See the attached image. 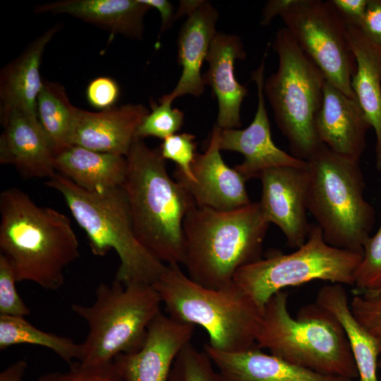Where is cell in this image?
<instances>
[{
  "instance_id": "cell-1",
  "label": "cell",
  "mask_w": 381,
  "mask_h": 381,
  "mask_svg": "<svg viewBox=\"0 0 381 381\" xmlns=\"http://www.w3.org/2000/svg\"><path fill=\"white\" fill-rule=\"evenodd\" d=\"M0 214V254L16 282H32L46 290L60 289L65 267L80 255L69 218L38 206L17 188L1 192Z\"/></svg>"
},
{
  "instance_id": "cell-2",
  "label": "cell",
  "mask_w": 381,
  "mask_h": 381,
  "mask_svg": "<svg viewBox=\"0 0 381 381\" xmlns=\"http://www.w3.org/2000/svg\"><path fill=\"white\" fill-rule=\"evenodd\" d=\"M122 188L136 238L155 258L183 264V224L195 202L188 190L169 175L159 149L135 138L126 155Z\"/></svg>"
},
{
  "instance_id": "cell-3",
  "label": "cell",
  "mask_w": 381,
  "mask_h": 381,
  "mask_svg": "<svg viewBox=\"0 0 381 381\" xmlns=\"http://www.w3.org/2000/svg\"><path fill=\"white\" fill-rule=\"evenodd\" d=\"M270 224L259 202L228 211L195 205L183 224L188 277L211 289L231 284L240 268L261 258Z\"/></svg>"
},
{
  "instance_id": "cell-4",
  "label": "cell",
  "mask_w": 381,
  "mask_h": 381,
  "mask_svg": "<svg viewBox=\"0 0 381 381\" xmlns=\"http://www.w3.org/2000/svg\"><path fill=\"white\" fill-rule=\"evenodd\" d=\"M256 346L298 366L327 375L357 379V368L340 322L317 303L296 318L288 310V294H274L262 308Z\"/></svg>"
},
{
  "instance_id": "cell-5",
  "label": "cell",
  "mask_w": 381,
  "mask_h": 381,
  "mask_svg": "<svg viewBox=\"0 0 381 381\" xmlns=\"http://www.w3.org/2000/svg\"><path fill=\"white\" fill-rule=\"evenodd\" d=\"M152 286L168 315L204 328L212 347L235 352L256 346L262 308L234 282L219 289L205 287L186 275L179 265L170 264Z\"/></svg>"
},
{
  "instance_id": "cell-6",
  "label": "cell",
  "mask_w": 381,
  "mask_h": 381,
  "mask_svg": "<svg viewBox=\"0 0 381 381\" xmlns=\"http://www.w3.org/2000/svg\"><path fill=\"white\" fill-rule=\"evenodd\" d=\"M46 184L59 192L78 224L85 231L93 255L114 250L120 265L115 280L123 285H152L166 265L150 254L134 233L129 205L122 187L85 190L56 173Z\"/></svg>"
},
{
  "instance_id": "cell-7",
  "label": "cell",
  "mask_w": 381,
  "mask_h": 381,
  "mask_svg": "<svg viewBox=\"0 0 381 381\" xmlns=\"http://www.w3.org/2000/svg\"><path fill=\"white\" fill-rule=\"evenodd\" d=\"M308 210L330 246L363 253L375 223V210L364 195L360 162L321 143L306 161Z\"/></svg>"
},
{
  "instance_id": "cell-8",
  "label": "cell",
  "mask_w": 381,
  "mask_h": 381,
  "mask_svg": "<svg viewBox=\"0 0 381 381\" xmlns=\"http://www.w3.org/2000/svg\"><path fill=\"white\" fill-rule=\"evenodd\" d=\"M162 301L152 285L100 283L90 306L74 303L72 310L87 324L79 361L87 366L112 363L116 356L138 351Z\"/></svg>"
},
{
  "instance_id": "cell-9",
  "label": "cell",
  "mask_w": 381,
  "mask_h": 381,
  "mask_svg": "<svg viewBox=\"0 0 381 381\" xmlns=\"http://www.w3.org/2000/svg\"><path fill=\"white\" fill-rule=\"evenodd\" d=\"M273 48L278 68L265 80L264 95L279 129L288 140L291 155L306 161L321 144L315 122L327 80L285 27L277 31Z\"/></svg>"
},
{
  "instance_id": "cell-10",
  "label": "cell",
  "mask_w": 381,
  "mask_h": 381,
  "mask_svg": "<svg viewBox=\"0 0 381 381\" xmlns=\"http://www.w3.org/2000/svg\"><path fill=\"white\" fill-rule=\"evenodd\" d=\"M363 253L329 245L317 224H311L308 237L296 250L274 252L240 268L233 282L260 308L283 289L313 280L354 284V274Z\"/></svg>"
},
{
  "instance_id": "cell-11",
  "label": "cell",
  "mask_w": 381,
  "mask_h": 381,
  "mask_svg": "<svg viewBox=\"0 0 381 381\" xmlns=\"http://www.w3.org/2000/svg\"><path fill=\"white\" fill-rule=\"evenodd\" d=\"M280 17L327 81L349 97L356 98L351 87L356 58L346 24L331 1L292 0Z\"/></svg>"
},
{
  "instance_id": "cell-12",
  "label": "cell",
  "mask_w": 381,
  "mask_h": 381,
  "mask_svg": "<svg viewBox=\"0 0 381 381\" xmlns=\"http://www.w3.org/2000/svg\"><path fill=\"white\" fill-rule=\"evenodd\" d=\"M267 47L259 66L251 73L258 93L255 116L244 129H221L219 145L221 150L238 152L244 157L243 162L234 168L246 180L259 178L270 169L279 167H305L306 162L296 158L279 149L274 143L265 101V82Z\"/></svg>"
},
{
  "instance_id": "cell-13",
  "label": "cell",
  "mask_w": 381,
  "mask_h": 381,
  "mask_svg": "<svg viewBox=\"0 0 381 381\" xmlns=\"http://www.w3.org/2000/svg\"><path fill=\"white\" fill-rule=\"evenodd\" d=\"M259 179L262 184L259 202L266 219L280 229L290 248L301 247L311 227L307 216V165L272 168Z\"/></svg>"
},
{
  "instance_id": "cell-14",
  "label": "cell",
  "mask_w": 381,
  "mask_h": 381,
  "mask_svg": "<svg viewBox=\"0 0 381 381\" xmlns=\"http://www.w3.org/2000/svg\"><path fill=\"white\" fill-rule=\"evenodd\" d=\"M195 326L159 313L148 326L137 351L122 353L113 362L123 381H169L174 363L189 342Z\"/></svg>"
},
{
  "instance_id": "cell-15",
  "label": "cell",
  "mask_w": 381,
  "mask_h": 381,
  "mask_svg": "<svg viewBox=\"0 0 381 381\" xmlns=\"http://www.w3.org/2000/svg\"><path fill=\"white\" fill-rule=\"evenodd\" d=\"M221 128L214 126L207 148L197 154L192 166L193 182L174 177L192 195L198 207L217 210H233L251 202L242 175L227 166L223 160L219 145Z\"/></svg>"
},
{
  "instance_id": "cell-16",
  "label": "cell",
  "mask_w": 381,
  "mask_h": 381,
  "mask_svg": "<svg viewBox=\"0 0 381 381\" xmlns=\"http://www.w3.org/2000/svg\"><path fill=\"white\" fill-rule=\"evenodd\" d=\"M0 163L13 166L24 177L50 179L54 156L37 115L18 109L0 113Z\"/></svg>"
},
{
  "instance_id": "cell-17",
  "label": "cell",
  "mask_w": 381,
  "mask_h": 381,
  "mask_svg": "<svg viewBox=\"0 0 381 381\" xmlns=\"http://www.w3.org/2000/svg\"><path fill=\"white\" fill-rule=\"evenodd\" d=\"M370 128L357 99L326 81L315 122L320 143L338 155L360 162Z\"/></svg>"
},
{
  "instance_id": "cell-18",
  "label": "cell",
  "mask_w": 381,
  "mask_h": 381,
  "mask_svg": "<svg viewBox=\"0 0 381 381\" xmlns=\"http://www.w3.org/2000/svg\"><path fill=\"white\" fill-rule=\"evenodd\" d=\"M148 109L126 104L99 112L78 109L73 145L126 157Z\"/></svg>"
},
{
  "instance_id": "cell-19",
  "label": "cell",
  "mask_w": 381,
  "mask_h": 381,
  "mask_svg": "<svg viewBox=\"0 0 381 381\" xmlns=\"http://www.w3.org/2000/svg\"><path fill=\"white\" fill-rule=\"evenodd\" d=\"M246 56L239 36L216 33L206 57L209 68L202 79L217 97V125L222 129L238 128L241 126V107L248 90L236 79L234 64L236 60H243Z\"/></svg>"
},
{
  "instance_id": "cell-20",
  "label": "cell",
  "mask_w": 381,
  "mask_h": 381,
  "mask_svg": "<svg viewBox=\"0 0 381 381\" xmlns=\"http://www.w3.org/2000/svg\"><path fill=\"white\" fill-rule=\"evenodd\" d=\"M204 351L226 381H358L298 366L265 353L257 346L226 352L205 344Z\"/></svg>"
},
{
  "instance_id": "cell-21",
  "label": "cell",
  "mask_w": 381,
  "mask_h": 381,
  "mask_svg": "<svg viewBox=\"0 0 381 381\" xmlns=\"http://www.w3.org/2000/svg\"><path fill=\"white\" fill-rule=\"evenodd\" d=\"M219 18L217 9L203 1L190 12L181 26L177 40L178 62L182 67L181 77L174 89L162 99L172 103L179 97L190 95L199 97L205 83L200 71L211 42L215 36Z\"/></svg>"
},
{
  "instance_id": "cell-22",
  "label": "cell",
  "mask_w": 381,
  "mask_h": 381,
  "mask_svg": "<svg viewBox=\"0 0 381 381\" xmlns=\"http://www.w3.org/2000/svg\"><path fill=\"white\" fill-rule=\"evenodd\" d=\"M150 8L141 0H61L37 6L35 12L69 15L112 34L140 40Z\"/></svg>"
},
{
  "instance_id": "cell-23",
  "label": "cell",
  "mask_w": 381,
  "mask_h": 381,
  "mask_svg": "<svg viewBox=\"0 0 381 381\" xmlns=\"http://www.w3.org/2000/svg\"><path fill=\"white\" fill-rule=\"evenodd\" d=\"M55 25L32 41L0 74V113L13 109L37 115V100L43 85L40 73L47 45L59 30Z\"/></svg>"
},
{
  "instance_id": "cell-24",
  "label": "cell",
  "mask_w": 381,
  "mask_h": 381,
  "mask_svg": "<svg viewBox=\"0 0 381 381\" xmlns=\"http://www.w3.org/2000/svg\"><path fill=\"white\" fill-rule=\"evenodd\" d=\"M347 34L356 61L351 87L375 134V167L381 171V47L355 25Z\"/></svg>"
},
{
  "instance_id": "cell-25",
  "label": "cell",
  "mask_w": 381,
  "mask_h": 381,
  "mask_svg": "<svg viewBox=\"0 0 381 381\" xmlns=\"http://www.w3.org/2000/svg\"><path fill=\"white\" fill-rule=\"evenodd\" d=\"M56 171L79 187L99 191L121 187L126 174V157L72 145L54 157Z\"/></svg>"
},
{
  "instance_id": "cell-26",
  "label": "cell",
  "mask_w": 381,
  "mask_h": 381,
  "mask_svg": "<svg viewBox=\"0 0 381 381\" xmlns=\"http://www.w3.org/2000/svg\"><path fill=\"white\" fill-rule=\"evenodd\" d=\"M316 303L329 312L341 325L357 368L358 381H379L377 363L381 341L372 335L353 315L342 284L321 288Z\"/></svg>"
},
{
  "instance_id": "cell-27",
  "label": "cell",
  "mask_w": 381,
  "mask_h": 381,
  "mask_svg": "<svg viewBox=\"0 0 381 381\" xmlns=\"http://www.w3.org/2000/svg\"><path fill=\"white\" fill-rule=\"evenodd\" d=\"M78 110L64 86L43 80L37 100V114L54 157L73 145Z\"/></svg>"
},
{
  "instance_id": "cell-28",
  "label": "cell",
  "mask_w": 381,
  "mask_h": 381,
  "mask_svg": "<svg viewBox=\"0 0 381 381\" xmlns=\"http://www.w3.org/2000/svg\"><path fill=\"white\" fill-rule=\"evenodd\" d=\"M18 344H32L52 350L69 365L79 361L82 345L72 339L41 330L24 317L0 315V350Z\"/></svg>"
},
{
  "instance_id": "cell-29",
  "label": "cell",
  "mask_w": 381,
  "mask_h": 381,
  "mask_svg": "<svg viewBox=\"0 0 381 381\" xmlns=\"http://www.w3.org/2000/svg\"><path fill=\"white\" fill-rule=\"evenodd\" d=\"M214 366L204 351H198L189 342L176 358L169 381H226Z\"/></svg>"
},
{
  "instance_id": "cell-30",
  "label": "cell",
  "mask_w": 381,
  "mask_h": 381,
  "mask_svg": "<svg viewBox=\"0 0 381 381\" xmlns=\"http://www.w3.org/2000/svg\"><path fill=\"white\" fill-rule=\"evenodd\" d=\"M151 109L138 126L135 138L153 136L164 140L181 129L184 114L177 108H172L171 102L161 97L159 104L151 102Z\"/></svg>"
},
{
  "instance_id": "cell-31",
  "label": "cell",
  "mask_w": 381,
  "mask_h": 381,
  "mask_svg": "<svg viewBox=\"0 0 381 381\" xmlns=\"http://www.w3.org/2000/svg\"><path fill=\"white\" fill-rule=\"evenodd\" d=\"M355 291L381 290V216L380 225L363 246V255L354 274Z\"/></svg>"
},
{
  "instance_id": "cell-32",
  "label": "cell",
  "mask_w": 381,
  "mask_h": 381,
  "mask_svg": "<svg viewBox=\"0 0 381 381\" xmlns=\"http://www.w3.org/2000/svg\"><path fill=\"white\" fill-rule=\"evenodd\" d=\"M195 135L188 133H175L163 140L159 147L162 157L176 164L174 177L188 181H194L192 166L197 156Z\"/></svg>"
},
{
  "instance_id": "cell-33",
  "label": "cell",
  "mask_w": 381,
  "mask_h": 381,
  "mask_svg": "<svg viewBox=\"0 0 381 381\" xmlns=\"http://www.w3.org/2000/svg\"><path fill=\"white\" fill-rule=\"evenodd\" d=\"M351 301V310L356 320L381 341V290L357 291Z\"/></svg>"
},
{
  "instance_id": "cell-34",
  "label": "cell",
  "mask_w": 381,
  "mask_h": 381,
  "mask_svg": "<svg viewBox=\"0 0 381 381\" xmlns=\"http://www.w3.org/2000/svg\"><path fill=\"white\" fill-rule=\"evenodd\" d=\"M16 279L12 268L0 254V315L13 317H25L30 313V309L19 296L16 288Z\"/></svg>"
},
{
  "instance_id": "cell-35",
  "label": "cell",
  "mask_w": 381,
  "mask_h": 381,
  "mask_svg": "<svg viewBox=\"0 0 381 381\" xmlns=\"http://www.w3.org/2000/svg\"><path fill=\"white\" fill-rule=\"evenodd\" d=\"M37 381H123L114 362L99 366H87L79 361L70 365L66 372L49 373Z\"/></svg>"
},
{
  "instance_id": "cell-36",
  "label": "cell",
  "mask_w": 381,
  "mask_h": 381,
  "mask_svg": "<svg viewBox=\"0 0 381 381\" xmlns=\"http://www.w3.org/2000/svg\"><path fill=\"white\" fill-rule=\"evenodd\" d=\"M86 95L88 102L92 107L104 110L114 107L116 102L119 95V87L112 78L101 76L89 83Z\"/></svg>"
},
{
  "instance_id": "cell-37",
  "label": "cell",
  "mask_w": 381,
  "mask_h": 381,
  "mask_svg": "<svg viewBox=\"0 0 381 381\" xmlns=\"http://www.w3.org/2000/svg\"><path fill=\"white\" fill-rule=\"evenodd\" d=\"M358 28L372 42L381 47V0H368Z\"/></svg>"
},
{
  "instance_id": "cell-38",
  "label": "cell",
  "mask_w": 381,
  "mask_h": 381,
  "mask_svg": "<svg viewBox=\"0 0 381 381\" xmlns=\"http://www.w3.org/2000/svg\"><path fill=\"white\" fill-rule=\"evenodd\" d=\"M346 24L358 27L368 0H330Z\"/></svg>"
},
{
  "instance_id": "cell-39",
  "label": "cell",
  "mask_w": 381,
  "mask_h": 381,
  "mask_svg": "<svg viewBox=\"0 0 381 381\" xmlns=\"http://www.w3.org/2000/svg\"><path fill=\"white\" fill-rule=\"evenodd\" d=\"M143 3L147 5L150 8L157 9L161 16V27L159 35L168 30L175 20V13L174 7L171 2L167 0H141Z\"/></svg>"
},
{
  "instance_id": "cell-40",
  "label": "cell",
  "mask_w": 381,
  "mask_h": 381,
  "mask_svg": "<svg viewBox=\"0 0 381 381\" xmlns=\"http://www.w3.org/2000/svg\"><path fill=\"white\" fill-rule=\"evenodd\" d=\"M292 0H270L268 1L262 12L260 24L267 26L276 16H281Z\"/></svg>"
},
{
  "instance_id": "cell-41",
  "label": "cell",
  "mask_w": 381,
  "mask_h": 381,
  "mask_svg": "<svg viewBox=\"0 0 381 381\" xmlns=\"http://www.w3.org/2000/svg\"><path fill=\"white\" fill-rule=\"evenodd\" d=\"M28 367L25 360L17 361L0 373V381H25L23 376Z\"/></svg>"
},
{
  "instance_id": "cell-42",
  "label": "cell",
  "mask_w": 381,
  "mask_h": 381,
  "mask_svg": "<svg viewBox=\"0 0 381 381\" xmlns=\"http://www.w3.org/2000/svg\"><path fill=\"white\" fill-rule=\"evenodd\" d=\"M202 2V0L195 1H180V6L175 13V20L184 16H188Z\"/></svg>"
},
{
  "instance_id": "cell-43",
  "label": "cell",
  "mask_w": 381,
  "mask_h": 381,
  "mask_svg": "<svg viewBox=\"0 0 381 381\" xmlns=\"http://www.w3.org/2000/svg\"><path fill=\"white\" fill-rule=\"evenodd\" d=\"M377 367L380 370V377L379 381H381V351H380V354L379 359H378Z\"/></svg>"
}]
</instances>
